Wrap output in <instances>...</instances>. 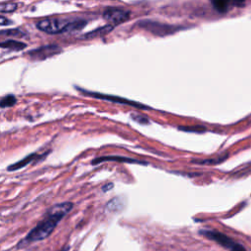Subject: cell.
Here are the masks:
<instances>
[{"mask_svg":"<svg viewBox=\"0 0 251 251\" xmlns=\"http://www.w3.org/2000/svg\"><path fill=\"white\" fill-rule=\"evenodd\" d=\"M229 154L226 155H221L215 158H210V159H203V160H193V164H198V165H215L224 162L226 159H228Z\"/></svg>","mask_w":251,"mask_h":251,"instance_id":"8fae6325","label":"cell"},{"mask_svg":"<svg viewBox=\"0 0 251 251\" xmlns=\"http://www.w3.org/2000/svg\"><path fill=\"white\" fill-rule=\"evenodd\" d=\"M17 102V99L14 96H6L4 97L1 100H0V107L1 108H7V107H12L15 105Z\"/></svg>","mask_w":251,"mask_h":251,"instance_id":"5bb4252c","label":"cell"},{"mask_svg":"<svg viewBox=\"0 0 251 251\" xmlns=\"http://www.w3.org/2000/svg\"><path fill=\"white\" fill-rule=\"evenodd\" d=\"M0 35H6V36H14V37H23L24 34L20 30H8V31H2L0 32Z\"/></svg>","mask_w":251,"mask_h":251,"instance_id":"e0dca14e","label":"cell"},{"mask_svg":"<svg viewBox=\"0 0 251 251\" xmlns=\"http://www.w3.org/2000/svg\"><path fill=\"white\" fill-rule=\"evenodd\" d=\"M46 155H48V152H45L44 154H38V153H31L28 156H26L25 158L21 159L20 161H18L17 163H14L10 166L7 167V171L9 172H14V171H18L24 167L28 166L29 164L33 163L34 161H39L40 159H43Z\"/></svg>","mask_w":251,"mask_h":251,"instance_id":"52a82bcc","label":"cell"},{"mask_svg":"<svg viewBox=\"0 0 251 251\" xmlns=\"http://www.w3.org/2000/svg\"><path fill=\"white\" fill-rule=\"evenodd\" d=\"M103 16L109 23L119 25L129 19L130 12L120 8H108Z\"/></svg>","mask_w":251,"mask_h":251,"instance_id":"5b68a950","label":"cell"},{"mask_svg":"<svg viewBox=\"0 0 251 251\" xmlns=\"http://www.w3.org/2000/svg\"><path fill=\"white\" fill-rule=\"evenodd\" d=\"M180 131H183V132H187V133H197V134H202V133H205L207 130L205 127L203 126H180L178 128Z\"/></svg>","mask_w":251,"mask_h":251,"instance_id":"4fadbf2b","label":"cell"},{"mask_svg":"<svg viewBox=\"0 0 251 251\" xmlns=\"http://www.w3.org/2000/svg\"><path fill=\"white\" fill-rule=\"evenodd\" d=\"M112 29H113V27L108 25V26H105V27H103V28H101V29H98V30H96V31H94V32H91V33H89V34L83 36L82 38H85V39L97 38V37H98V36H101V35H104V34H106V33H109Z\"/></svg>","mask_w":251,"mask_h":251,"instance_id":"7c38bea8","label":"cell"},{"mask_svg":"<svg viewBox=\"0 0 251 251\" xmlns=\"http://www.w3.org/2000/svg\"><path fill=\"white\" fill-rule=\"evenodd\" d=\"M12 21L4 16H0V26H8L11 25Z\"/></svg>","mask_w":251,"mask_h":251,"instance_id":"ac0fdd59","label":"cell"},{"mask_svg":"<svg viewBox=\"0 0 251 251\" xmlns=\"http://www.w3.org/2000/svg\"><path fill=\"white\" fill-rule=\"evenodd\" d=\"M73 206L74 205L71 202H64L53 206L48 212V215L27 234V236L19 243V246L40 241L48 237L64 216L73 209Z\"/></svg>","mask_w":251,"mask_h":251,"instance_id":"6da1fadb","label":"cell"},{"mask_svg":"<svg viewBox=\"0 0 251 251\" xmlns=\"http://www.w3.org/2000/svg\"><path fill=\"white\" fill-rule=\"evenodd\" d=\"M113 188H114V185H113L112 183H109V184H107V185H105V186L102 187V192H103V193H106V192L112 190Z\"/></svg>","mask_w":251,"mask_h":251,"instance_id":"d6986e66","label":"cell"},{"mask_svg":"<svg viewBox=\"0 0 251 251\" xmlns=\"http://www.w3.org/2000/svg\"><path fill=\"white\" fill-rule=\"evenodd\" d=\"M61 251H69V246H66V247L63 248Z\"/></svg>","mask_w":251,"mask_h":251,"instance_id":"ffe728a7","label":"cell"},{"mask_svg":"<svg viewBox=\"0 0 251 251\" xmlns=\"http://www.w3.org/2000/svg\"><path fill=\"white\" fill-rule=\"evenodd\" d=\"M215 9L221 13L227 12L232 6L237 5L242 0H211Z\"/></svg>","mask_w":251,"mask_h":251,"instance_id":"9c48e42d","label":"cell"},{"mask_svg":"<svg viewBox=\"0 0 251 251\" xmlns=\"http://www.w3.org/2000/svg\"><path fill=\"white\" fill-rule=\"evenodd\" d=\"M59 48L56 45H47V46H42L39 48H37L33 51L30 52L31 57L38 59V60H42L45 58H48L50 56L55 55L57 52H59Z\"/></svg>","mask_w":251,"mask_h":251,"instance_id":"ba28073f","label":"cell"},{"mask_svg":"<svg viewBox=\"0 0 251 251\" xmlns=\"http://www.w3.org/2000/svg\"><path fill=\"white\" fill-rule=\"evenodd\" d=\"M18 5L16 3H6L3 5H0V12L3 13H11L17 9Z\"/></svg>","mask_w":251,"mask_h":251,"instance_id":"9a60e30c","label":"cell"},{"mask_svg":"<svg viewBox=\"0 0 251 251\" xmlns=\"http://www.w3.org/2000/svg\"><path fill=\"white\" fill-rule=\"evenodd\" d=\"M103 162H120V163H128V164H137V165H148L146 161H141L130 157L125 156H116V155H110V156H101L95 158L92 162L93 165H98Z\"/></svg>","mask_w":251,"mask_h":251,"instance_id":"8992f818","label":"cell"},{"mask_svg":"<svg viewBox=\"0 0 251 251\" xmlns=\"http://www.w3.org/2000/svg\"><path fill=\"white\" fill-rule=\"evenodd\" d=\"M132 119L134 121H135L136 123H139V124H142V125H145V124H149V120L147 117L143 116V115H140V114H132Z\"/></svg>","mask_w":251,"mask_h":251,"instance_id":"2e32d148","label":"cell"},{"mask_svg":"<svg viewBox=\"0 0 251 251\" xmlns=\"http://www.w3.org/2000/svg\"><path fill=\"white\" fill-rule=\"evenodd\" d=\"M79 92H81L83 95L95 97V98H98V99H103V100H107V101H111V102H115V103H120V104H127L130 105L132 107H135L138 109H150L149 107H147L146 105H142L140 103H136L135 101H131L122 97H112V96H106V95H102V94H97V93H91V92H87L83 90H79Z\"/></svg>","mask_w":251,"mask_h":251,"instance_id":"277c9868","label":"cell"},{"mask_svg":"<svg viewBox=\"0 0 251 251\" xmlns=\"http://www.w3.org/2000/svg\"><path fill=\"white\" fill-rule=\"evenodd\" d=\"M199 234L217 242L218 244L222 245L223 247L228 248L231 251H246L245 248L241 245L233 241L231 237L226 235L225 233H222L218 231L213 230H200Z\"/></svg>","mask_w":251,"mask_h":251,"instance_id":"7a4b0ae2","label":"cell"},{"mask_svg":"<svg viewBox=\"0 0 251 251\" xmlns=\"http://www.w3.org/2000/svg\"><path fill=\"white\" fill-rule=\"evenodd\" d=\"M69 22L58 19H45L37 23V28L46 34L55 35L66 33Z\"/></svg>","mask_w":251,"mask_h":251,"instance_id":"3957f363","label":"cell"},{"mask_svg":"<svg viewBox=\"0 0 251 251\" xmlns=\"http://www.w3.org/2000/svg\"><path fill=\"white\" fill-rule=\"evenodd\" d=\"M0 47L11 49V50H16V51H20V50L25 49L27 47V44L24 43V42L18 41V40L8 39V40L0 42Z\"/></svg>","mask_w":251,"mask_h":251,"instance_id":"30bf717a","label":"cell"}]
</instances>
